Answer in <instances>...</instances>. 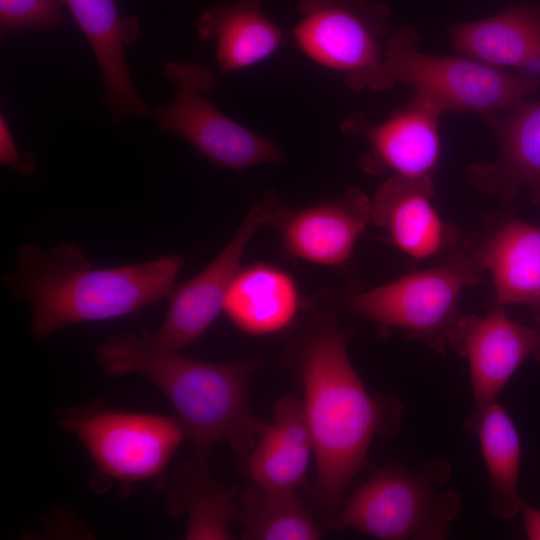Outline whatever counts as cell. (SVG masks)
Masks as SVG:
<instances>
[{"label": "cell", "instance_id": "cb8c5ba5", "mask_svg": "<svg viewBox=\"0 0 540 540\" xmlns=\"http://www.w3.org/2000/svg\"><path fill=\"white\" fill-rule=\"evenodd\" d=\"M237 521L241 538L251 540H313L321 530L295 490H273L257 484L239 497Z\"/></svg>", "mask_w": 540, "mask_h": 540}, {"label": "cell", "instance_id": "ba28073f", "mask_svg": "<svg viewBox=\"0 0 540 540\" xmlns=\"http://www.w3.org/2000/svg\"><path fill=\"white\" fill-rule=\"evenodd\" d=\"M164 75L174 96L169 105L154 112L160 130L182 138L221 167L243 170L283 160L275 141L234 121L210 101L216 80L209 69L177 60L165 66Z\"/></svg>", "mask_w": 540, "mask_h": 540}, {"label": "cell", "instance_id": "8fae6325", "mask_svg": "<svg viewBox=\"0 0 540 540\" xmlns=\"http://www.w3.org/2000/svg\"><path fill=\"white\" fill-rule=\"evenodd\" d=\"M443 112L427 99L412 94L409 103L379 123L354 113L341 125L343 134L363 138L367 153L360 166L370 174L392 171L417 178L431 176L441 151L439 118Z\"/></svg>", "mask_w": 540, "mask_h": 540}, {"label": "cell", "instance_id": "e0dca14e", "mask_svg": "<svg viewBox=\"0 0 540 540\" xmlns=\"http://www.w3.org/2000/svg\"><path fill=\"white\" fill-rule=\"evenodd\" d=\"M453 47L466 57L515 67L540 79V6H512L449 28Z\"/></svg>", "mask_w": 540, "mask_h": 540}, {"label": "cell", "instance_id": "5bb4252c", "mask_svg": "<svg viewBox=\"0 0 540 540\" xmlns=\"http://www.w3.org/2000/svg\"><path fill=\"white\" fill-rule=\"evenodd\" d=\"M434 194L432 176L392 175L371 199V222L413 260L447 254L458 246V231L437 213Z\"/></svg>", "mask_w": 540, "mask_h": 540}, {"label": "cell", "instance_id": "4316f807", "mask_svg": "<svg viewBox=\"0 0 540 540\" xmlns=\"http://www.w3.org/2000/svg\"><path fill=\"white\" fill-rule=\"evenodd\" d=\"M520 512L528 538L540 540V510L522 501Z\"/></svg>", "mask_w": 540, "mask_h": 540}, {"label": "cell", "instance_id": "277c9868", "mask_svg": "<svg viewBox=\"0 0 540 540\" xmlns=\"http://www.w3.org/2000/svg\"><path fill=\"white\" fill-rule=\"evenodd\" d=\"M450 476L451 466L443 459L416 468H381L342 504L331 527L386 540L445 539L461 510L460 496L443 487Z\"/></svg>", "mask_w": 540, "mask_h": 540}, {"label": "cell", "instance_id": "ac0fdd59", "mask_svg": "<svg viewBox=\"0 0 540 540\" xmlns=\"http://www.w3.org/2000/svg\"><path fill=\"white\" fill-rule=\"evenodd\" d=\"M313 439L304 402L296 395L280 398L268 425L250 452L246 469L259 486L273 490H295L304 481Z\"/></svg>", "mask_w": 540, "mask_h": 540}, {"label": "cell", "instance_id": "2e32d148", "mask_svg": "<svg viewBox=\"0 0 540 540\" xmlns=\"http://www.w3.org/2000/svg\"><path fill=\"white\" fill-rule=\"evenodd\" d=\"M498 142L493 162L471 164L470 182L480 191L508 202L521 188L540 204V100L524 99L511 110L484 117Z\"/></svg>", "mask_w": 540, "mask_h": 540}, {"label": "cell", "instance_id": "d6986e66", "mask_svg": "<svg viewBox=\"0 0 540 540\" xmlns=\"http://www.w3.org/2000/svg\"><path fill=\"white\" fill-rule=\"evenodd\" d=\"M197 36L213 40L219 76L248 68L273 55L284 31L266 17L261 0H235L211 6L196 21Z\"/></svg>", "mask_w": 540, "mask_h": 540}, {"label": "cell", "instance_id": "9a60e30c", "mask_svg": "<svg viewBox=\"0 0 540 540\" xmlns=\"http://www.w3.org/2000/svg\"><path fill=\"white\" fill-rule=\"evenodd\" d=\"M63 1L98 62L114 123L127 117H149L150 108L134 86L125 55V46L140 35L138 19L121 15L116 0Z\"/></svg>", "mask_w": 540, "mask_h": 540}, {"label": "cell", "instance_id": "484cf974", "mask_svg": "<svg viewBox=\"0 0 540 540\" xmlns=\"http://www.w3.org/2000/svg\"><path fill=\"white\" fill-rule=\"evenodd\" d=\"M0 162L24 176L33 173L37 167L34 156L17 147L3 113L0 115Z\"/></svg>", "mask_w": 540, "mask_h": 540}, {"label": "cell", "instance_id": "6da1fadb", "mask_svg": "<svg viewBox=\"0 0 540 540\" xmlns=\"http://www.w3.org/2000/svg\"><path fill=\"white\" fill-rule=\"evenodd\" d=\"M349 336L334 315L321 317L299 357L317 468L314 498L335 513L348 484L366 467L373 437L397 433L402 410L392 396L366 389L347 353Z\"/></svg>", "mask_w": 540, "mask_h": 540}, {"label": "cell", "instance_id": "5b68a950", "mask_svg": "<svg viewBox=\"0 0 540 540\" xmlns=\"http://www.w3.org/2000/svg\"><path fill=\"white\" fill-rule=\"evenodd\" d=\"M386 68L394 83L412 88L443 113L473 111L483 117L511 110L540 86V79L520 77L469 57L437 56L419 50L410 26L388 36Z\"/></svg>", "mask_w": 540, "mask_h": 540}, {"label": "cell", "instance_id": "44dd1931", "mask_svg": "<svg viewBox=\"0 0 540 540\" xmlns=\"http://www.w3.org/2000/svg\"><path fill=\"white\" fill-rule=\"evenodd\" d=\"M300 298L294 279L270 264L240 268L227 291L223 312L250 335L280 332L293 322Z\"/></svg>", "mask_w": 540, "mask_h": 540}, {"label": "cell", "instance_id": "7c38bea8", "mask_svg": "<svg viewBox=\"0 0 540 540\" xmlns=\"http://www.w3.org/2000/svg\"><path fill=\"white\" fill-rule=\"evenodd\" d=\"M538 338V328L511 320L498 304L485 316L460 315L449 346L469 361L475 404L472 413L496 400L514 372L535 354Z\"/></svg>", "mask_w": 540, "mask_h": 540}, {"label": "cell", "instance_id": "4fadbf2b", "mask_svg": "<svg viewBox=\"0 0 540 540\" xmlns=\"http://www.w3.org/2000/svg\"><path fill=\"white\" fill-rule=\"evenodd\" d=\"M369 222L371 199L353 187L305 208L281 205L272 224L290 255L313 264L338 266L349 259Z\"/></svg>", "mask_w": 540, "mask_h": 540}, {"label": "cell", "instance_id": "7a4b0ae2", "mask_svg": "<svg viewBox=\"0 0 540 540\" xmlns=\"http://www.w3.org/2000/svg\"><path fill=\"white\" fill-rule=\"evenodd\" d=\"M15 262V270L2 279L14 297L30 305V332L36 340L75 324L126 316L160 301L170 295L184 265L181 255L168 254L96 268L70 243L49 250L22 245Z\"/></svg>", "mask_w": 540, "mask_h": 540}, {"label": "cell", "instance_id": "9c48e42d", "mask_svg": "<svg viewBox=\"0 0 540 540\" xmlns=\"http://www.w3.org/2000/svg\"><path fill=\"white\" fill-rule=\"evenodd\" d=\"M59 423L77 436L99 474L126 487L160 477L187 438L178 418L152 413L73 408Z\"/></svg>", "mask_w": 540, "mask_h": 540}, {"label": "cell", "instance_id": "83f0119b", "mask_svg": "<svg viewBox=\"0 0 540 540\" xmlns=\"http://www.w3.org/2000/svg\"><path fill=\"white\" fill-rule=\"evenodd\" d=\"M539 330V338H538V345H537V349H536V352H535V356L537 357V359L540 361V328H538Z\"/></svg>", "mask_w": 540, "mask_h": 540}, {"label": "cell", "instance_id": "3957f363", "mask_svg": "<svg viewBox=\"0 0 540 540\" xmlns=\"http://www.w3.org/2000/svg\"><path fill=\"white\" fill-rule=\"evenodd\" d=\"M95 357L108 375L139 374L163 393L193 443L195 458L207 459L220 441L246 457L269 425L256 418L248 397L260 359L213 363L190 358L158 343L145 326L139 335L110 337Z\"/></svg>", "mask_w": 540, "mask_h": 540}, {"label": "cell", "instance_id": "ffe728a7", "mask_svg": "<svg viewBox=\"0 0 540 540\" xmlns=\"http://www.w3.org/2000/svg\"><path fill=\"white\" fill-rule=\"evenodd\" d=\"M492 277L496 304H523L540 311V226L512 219L472 250Z\"/></svg>", "mask_w": 540, "mask_h": 540}, {"label": "cell", "instance_id": "7402d4cb", "mask_svg": "<svg viewBox=\"0 0 540 540\" xmlns=\"http://www.w3.org/2000/svg\"><path fill=\"white\" fill-rule=\"evenodd\" d=\"M171 514L188 518L187 539H232L239 503L235 488L223 487L211 477L207 459L194 458L170 480L161 481Z\"/></svg>", "mask_w": 540, "mask_h": 540}, {"label": "cell", "instance_id": "d4e9b609", "mask_svg": "<svg viewBox=\"0 0 540 540\" xmlns=\"http://www.w3.org/2000/svg\"><path fill=\"white\" fill-rule=\"evenodd\" d=\"M63 0H0L1 32L44 30L61 25Z\"/></svg>", "mask_w": 540, "mask_h": 540}, {"label": "cell", "instance_id": "30bf717a", "mask_svg": "<svg viewBox=\"0 0 540 540\" xmlns=\"http://www.w3.org/2000/svg\"><path fill=\"white\" fill-rule=\"evenodd\" d=\"M281 203L269 193L247 213L227 245L196 276L172 290L167 314L152 332L169 349L185 348L199 339L223 311L231 282L241 268L245 249L262 226L272 224Z\"/></svg>", "mask_w": 540, "mask_h": 540}, {"label": "cell", "instance_id": "52a82bcc", "mask_svg": "<svg viewBox=\"0 0 540 540\" xmlns=\"http://www.w3.org/2000/svg\"><path fill=\"white\" fill-rule=\"evenodd\" d=\"M296 46L312 61L340 73L354 91L394 86L386 68L390 6L378 0H298Z\"/></svg>", "mask_w": 540, "mask_h": 540}, {"label": "cell", "instance_id": "8992f818", "mask_svg": "<svg viewBox=\"0 0 540 540\" xmlns=\"http://www.w3.org/2000/svg\"><path fill=\"white\" fill-rule=\"evenodd\" d=\"M481 273L472 251L456 247L440 264L352 292L345 304L352 313L382 329L400 330L444 353L460 317V295L464 288L480 282Z\"/></svg>", "mask_w": 540, "mask_h": 540}, {"label": "cell", "instance_id": "603a6c76", "mask_svg": "<svg viewBox=\"0 0 540 540\" xmlns=\"http://www.w3.org/2000/svg\"><path fill=\"white\" fill-rule=\"evenodd\" d=\"M466 427L477 434L491 487V513L502 520L513 518L521 507L519 473L521 443L506 409L496 400L471 413Z\"/></svg>", "mask_w": 540, "mask_h": 540}]
</instances>
